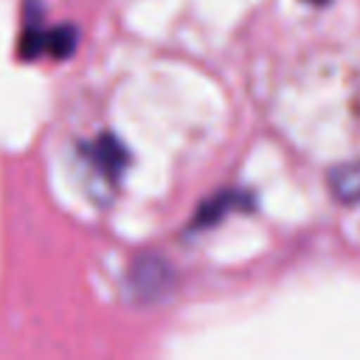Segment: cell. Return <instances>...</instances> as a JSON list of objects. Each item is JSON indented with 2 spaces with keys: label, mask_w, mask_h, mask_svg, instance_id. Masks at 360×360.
Instances as JSON below:
<instances>
[{
  "label": "cell",
  "mask_w": 360,
  "mask_h": 360,
  "mask_svg": "<svg viewBox=\"0 0 360 360\" xmlns=\"http://www.w3.org/2000/svg\"><path fill=\"white\" fill-rule=\"evenodd\" d=\"M76 48V28L73 25H53V28H42L39 20L31 14L28 8V17H25V34L20 37V53L25 59H34V56H68L70 51Z\"/></svg>",
  "instance_id": "cell-1"
},
{
  "label": "cell",
  "mask_w": 360,
  "mask_h": 360,
  "mask_svg": "<svg viewBox=\"0 0 360 360\" xmlns=\"http://www.w3.org/2000/svg\"><path fill=\"white\" fill-rule=\"evenodd\" d=\"M172 284V270L158 256H141L129 270V292L138 301H158Z\"/></svg>",
  "instance_id": "cell-2"
},
{
  "label": "cell",
  "mask_w": 360,
  "mask_h": 360,
  "mask_svg": "<svg viewBox=\"0 0 360 360\" xmlns=\"http://www.w3.org/2000/svg\"><path fill=\"white\" fill-rule=\"evenodd\" d=\"M84 158H87V163H90L93 169H98L107 180H118L121 169L129 163V152H127L124 143H121L115 135H110V132H104L101 138H96L93 143H87V146H84Z\"/></svg>",
  "instance_id": "cell-3"
},
{
  "label": "cell",
  "mask_w": 360,
  "mask_h": 360,
  "mask_svg": "<svg viewBox=\"0 0 360 360\" xmlns=\"http://www.w3.org/2000/svg\"><path fill=\"white\" fill-rule=\"evenodd\" d=\"M248 205H250V197H248V194H242V191H222L219 197H214V200H208V202L200 205V211H197V217H194V228H211V225H217L228 211H233V208H248Z\"/></svg>",
  "instance_id": "cell-4"
},
{
  "label": "cell",
  "mask_w": 360,
  "mask_h": 360,
  "mask_svg": "<svg viewBox=\"0 0 360 360\" xmlns=\"http://www.w3.org/2000/svg\"><path fill=\"white\" fill-rule=\"evenodd\" d=\"M329 191L340 202H360V160L340 163L326 174Z\"/></svg>",
  "instance_id": "cell-5"
},
{
  "label": "cell",
  "mask_w": 360,
  "mask_h": 360,
  "mask_svg": "<svg viewBox=\"0 0 360 360\" xmlns=\"http://www.w3.org/2000/svg\"><path fill=\"white\" fill-rule=\"evenodd\" d=\"M307 3H312V6H329L332 0H307Z\"/></svg>",
  "instance_id": "cell-6"
}]
</instances>
